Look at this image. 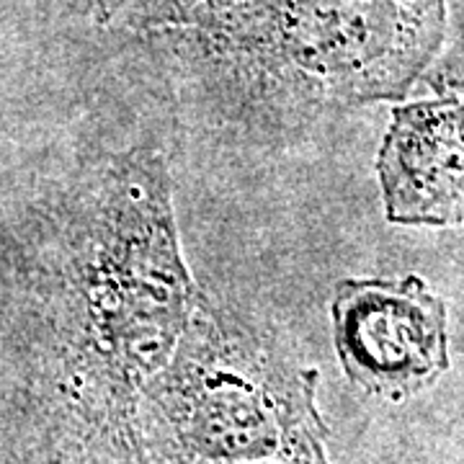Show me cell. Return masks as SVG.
I'll return each mask as SVG.
<instances>
[{
	"label": "cell",
	"mask_w": 464,
	"mask_h": 464,
	"mask_svg": "<svg viewBox=\"0 0 464 464\" xmlns=\"http://www.w3.org/2000/svg\"><path fill=\"white\" fill-rule=\"evenodd\" d=\"M447 0H264L160 39L230 83L297 106L400 101L444 50Z\"/></svg>",
	"instance_id": "obj_1"
},
{
	"label": "cell",
	"mask_w": 464,
	"mask_h": 464,
	"mask_svg": "<svg viewBox=\"0 0 464 464\" xmlns=\"http://www.w3.org/2000/svg\"><path fill=\"white\" fill-rule=\"evenodd\" d=\"M67 282L75 341L114 392H137L168 364L199 292L183 264L160 155L134 152L101 183Z\"/></svg>",
	"instance_id": "obj_2"
},
{
	"label": "cell",
	"mask_w": 464,
	"mask_h": 464,
	"mask_svg": "<svg viewBox=\"0 0 464 464\" xmlns=\"http://www.w3.org/2000/svg\"><path fill=\"white\" fill-rule=\"evenodd\" d=\"M313 387L315 372L292 364L271 333L197 299L148 392L188 454L237 462L284 444H317Z\"/></svg>",
	"instance_id": "obj_3"
},
{
	"label": "cell",
	"mask_w": 464,
	"mask_h": 464,
	"mask_svg": "<svg viewBox=\"0 0 464 464\" xmlns=\"http://www.w3.org/2000/svg\"><path fill=\"white\" fill-rule=\"evenodd\" d=\"M331 315L338 359L366 392L402 400L449 369L447 302L418 274L341 279Z\"/></svg>",
	"instance_id": "obj_4"
},
{
	"label": "cell",
	"mask_w": 464,
	"mask_h": 464,
	"mask_svg": "<svg viewBox=\"0 0 464 464\" xmlns=\"http://www.w3.org/2000/svg\"><path fill=\"white\" fill-rule=\"evenodd\" d=\"M384 215L408 227L464 225V96L392 109L377 152Z\"/></svg>",
	"instance_id": "obj_5"
},
{
	"label": "cell",
	"mask_w": 464,
	"mask_h": 464,
	"mask_svg": "<svg viewBox=\"0 0 464 464\" xmlns=\"http://www.w3.org/2000/svg\"><path fill=\"white\" fill-rule=\"evenodd\" d=\"M264 0H99L111 29L168 39L215 29Z\"/></svg>",
	"instance_id": "obj_6"
},
{
	"label": "cell",
	"mask_w": 464,
	"mask_h": 464,
	"mask_svg": "<svg viewBox=\"0 0 464 464\" xmlns=\"http://www.w3.org/2000/svg\"><path fill=\"white\" fill-rule=\"evenodd\" d=\"M436 93H464V0H447V39L423 78Z\"/></svg>",
	"instance_id": "obj_7"
}]
</instances>
